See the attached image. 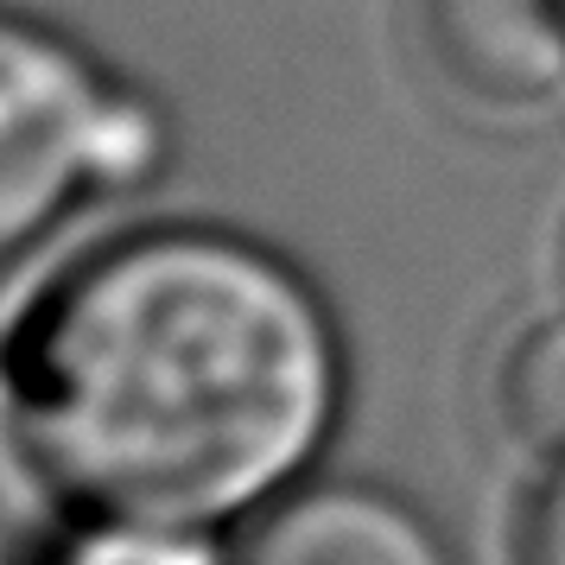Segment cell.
Listing matches in <instances>:
<instances>
[{
    "mask_svg": "<svg viewBox=\"0 0 565 565\" xmlns=\"http://www.w3.org/2000/svg\"><path fill=\"white\" fill-rule=\"evenodd\" d=\"M350 413V337L292 255L147 223L64 260L0 324V433L77 514L255 527Z\"/></svg>",
    "mask_w": 565,
    "mask_h": 565,
    "instance_id": "cell-1",
    "label": "cell"
},
{
    "mask_svg": "<svg viewBox=\"0 0 565 565\" xmlns=\"http://www.w3.org/2000/svg\"><path fill=\"white\" fill-rule=\"evenodd\" d=\"M179 128L57 20L0 7V274L83 210L159 184Z\"/></svg>",
    "mask_w": 565,
    "mask_h": 565,
    "instance_id": "cell-2",
    "label": "cell"
},
{
    "mask_svg": "<svg viewBox=\"0 0 565 565\" xmlns=\"http://www.w3.org/2000/svg\"><path fill=\"white\" fill-rule=\"evenodd\" d=\"M419 57L477 115H540L565 96V0H419Z\"/></svg>",
    "mask_w": 565,
    "mask_h": 565,
    "instance_id": "cell-3",
    "label": "cell"
},
{
    "mask_svg": "<svg viewBox=\"0 0 565 565\" xmlns=\"http://www.w3.org/2000/svg\"><path fill=\"white\" fill-rule=\"evenodd\" d=\"M242 565H458V546L401 489L311 477L248 527Z\"/></svg>",
    "mask_w": 565,
    "mask_h": 565,
    "instance_id": "cell-4",
    "label": "cell"
},
{
    "mask_svg": "<svg viewBox=\"0 0 565 565\" xmlns=\"http://www.w3.org/2000/svg\"><path fill=\"white\" fill-rule=\"evenodd\" d=\"M39 565H242L216 527L140 521V514H77Z\"/></svg>",
    "mask_w": 565,
    "mask_h": 565,
    "instance_id": "cell-5",
    "label": "cell"
},
{
    "mask_svg": "<svg viewBox=\"0 0 565 565\" xmlns=\"http://www.w3.org/2000/svg\"><path fill=\"white\" fill-rule=\"evenodd\" d=\"M502 433L540 458H565V318L521 331L495 375Z\"/></svg>",
    "mask_w": 565,
    "mask_h": 565,
    "instance_id": "cell-6",
    "label": "cell"
},
{
    "mask_svg": "<svg viewBox=\"0 0 565 565\" xmlns=\"http://www.w3.org/2000/svg\"><path fill=\"white\" fill-rule=\"evenodd\" d=\"M514 559L521 565H565V458H546V477L521 502Z\"/></svg>",
    "mask_w": 565,
    "mask_h": 565,
    "instance_id": "cell-7",
    "label": "cell"
},
{
    "mask_svg": "<svg viewBox=\"0 0 565 565\" xmlns=\"http://www.w3.org/2000/svg\"><path fill=\"white\" fill-rule=\"evenodd\" d=\"M0 565H20V559H13V540H7V527H0Z\"/></svg>",
    "mask_w": 565,
    "mask_h": 565,
    "instance_id": "cell-8",
    "label": "cell"
}]
</instances>
